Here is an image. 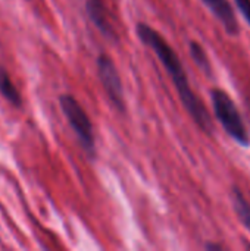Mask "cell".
Listing matches in <instances>:
<instances>
[{
    "mask_svg": "<svg viewBox=\"0 0 250 251\" xmlns=\"http://www.w3.org/2000/svg\"><path fill=\"white\" fill-rule=\"evenodd\" d=\"M233 204H234V210L237 213V218L245 225V228L250 231V203L246 200L242 190L237 187L233 188Z\"/></svg>",
    "mask_w": 250,
    "mask_h": 251,
    "instance_id": "cell-8",
    "label": "cell"
},
{
    "mask_svg": "<svg viewBox=\"0 0 250 251\" xmlns=\"http://www.w3.org/2000/svg\"><path fill=\"white\" fill-rule=\"evenodd\" d=\"M205 249H206V250H222L224 247L220 246V244H214V243H212V244H206Z\"/></svg>",
    "mask_w": 250,
    "mask_h": 251,
    "instance_id": "cell-11",
    "label": "cell"
},
{
    "mask_svg": "<svg viewBox=\"0 0 250 251\" xmlns=\"http://www.w3.org/2000/svg\"><path fill=\"white\" fill-rule=\"evenodd\" d=\"M202 1L214 13V16H217V19L222 24L224 29L230 35L239 34V21L228 0H202Z\"/></svg>",
    "mask_w": 250,
    "mask_h": 251,
    "instance_id": "cell-6",
    "label": "cell"
},
{
    "mask_svg": "<svg viewBox=\"0 0 250 251\" xmlns=\"http://www.w3.org/2000/svg\"><path fill=\"white\" fill-rule=\"evenodd\" d=\"M60 109L68 119L71 128L74 129L77 138L80 140L83 149L90 154L94 156L96 153V138H94V129L93 124L84 110V107L78 103V100L71 94H62L59 97Z\"/></svg>",
    "mask_w": 250,
    "mask_h": 251,
    "instance_id": "cell-3",
    "label": "cell"
},
{
    "mask_svg": "<svg viewBox=\"0 0 250 251\" xmlns=\"http://www.w3.org/2000/svg\"><path fill=\"white\" fill-rule=\"evenodd\" d=\"M239 10L242 12V15L245 16V19L250 24V0H234Z\"/></svg>",
    "mask_w": 250,
    "mask_h": 251,
    "instance_id": "cell-10",
    "label": "cell"
},
{
    "mask_svg": "<svg viewBox=\"0 0 250 251\" xmlns=\"http://www.w3.org/2000/svg\"><path fill=\"white\" fill-rule=\"evenodd\" d=\"M189 49H190L192 57H193V60L196 62V65H197L208 76H211V75H212V66H211L209 57H208L205 49L202 47V44H199L197 41H190Z\"/></svg>",
    "mask_w": 250,
    "mask_h": 251,
    "instance_id": "cell-9",
    "label": "cell"
},
{
    "mask_svg": "<svg viewBox=\"0 0 250 251\" xmlns=\"http://www.w3.org/2000/svg\"><path fill=\"white\" fill-rule=\"evenodd\" d=\"M214 113L225 132L242 146H249V132L245 125V121L233 101V99L221 88H214L211 91Z\"/></svg>",
    "mask_w": 250,
    "mask_h": 251,
    "instance_id": "cell-2",
    "label": "cell"
},
{
    "mask_svg": "<svg viewBox=\"0 0 250 251\" xmlns=\"http://www.w3.org/2000/svg\"><path fill=\"white\" fill-rule=\"evenodd\" d=\"M96 63H97V75L105 88L108 99L111 100V103L115 106L116 110L124 112L125 110L124 87L113 60L108 54H99Z\"/></svg>",
    "mask_w": 250,
    "mask_h": 251,
    "instance_id": "cell-4",
    "label": "cell"
},
{
    "mask_svg": "<svg viewBox=\"0 0 250 251\" xmlns=\"http://www.w3.org/2000/svg\"><path fill=\"white\" fill-rule=\"evenodd\" d=\"M136 31H137L140 41L155 51L158 59L162 62L164 68L169 72L171 79H172V82L177 88V93L180 96V100L184 104V107L187 109L189 115L193 118V121L197 124V126L200 129L211 134L212 132L211 115L206 110V106L203 104V101L193 91V88L189 82L186 69L181 63V59L175 53V50L169 46V43L156 29H153L150 25H147L144 22H139Z\"/></svg>",
    "mask_w": 250,
    "mask_h": 251,
    "instance_id": "cell-1",
    "label": "cell"
},
{
    "mask_svg": "<svg viewBox=\"0 0 250 251\" xmlns=\"http://www.w3.org/2000/svg\"><path fill=\"white\" fill-rule=\"evenodd\" d=\"M85 10L90 18V21L96 25V28L108 38L115 40L116 32L112 24L111 12L108 9V4L105 0H87L85 1Z\"/></svg>",
    "mask_w": 250,
    "mask_h": 251,
    "instance_id": "cell-5",
    "label": "cell"
},
{
    "mask_svg": "<svg viewBox=\"0 0 250 251\" xmlns=\"http://www.w3.org/2000/svg\"><path fill=\"white\" fill-rule=\"evenodd\" d=\"M0 94L15 107H21L22 106V99L19 91L16 90L15 84L12 82L7 71L0 65Z\"/></svg>",
    "mask_w": 250,
    "mask_h": 251,
    "instance_id": "cell-7",
    "label": "cell"
}]
</instances>
